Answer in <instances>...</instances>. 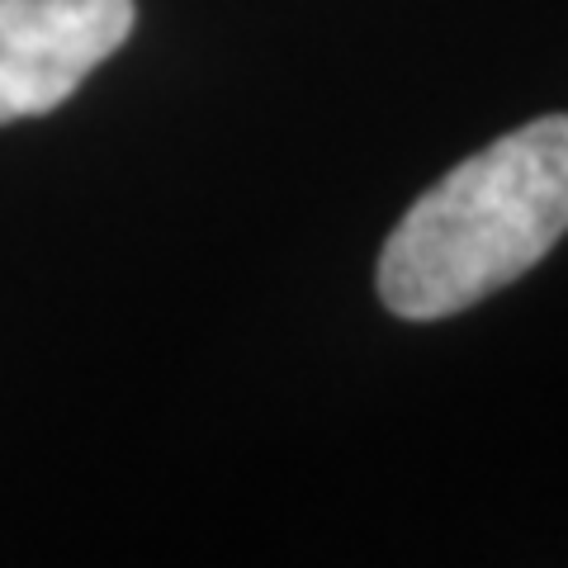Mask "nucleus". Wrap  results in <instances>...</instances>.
Wrapping results in <instances>:
<instances>
[{"label":"nucleus","instance_id":"f257e3e1","mask_svg":"<svg viewBox=\"0 0 568 568\" xmlns=\"http://www.w3.org/2000/svg\"><path fill=\"white\" fill-rule=\"evenodd\" d=\"M568 233V114L536 119L459 162L403 213L379 256L384 308L450 317L526 275Z\"/></svg>","mask_w":568,"mask_h":568},{"label":"nucleus","instance_id":"f03ea898","mask_svg":"<svg viewBox=\"0 0 568 568\" xmlns=\"http://www.w3.org/2000/svg\"><path fill=\"white\" fill-rule=\"evenodd\" d=\"M133 33V0H0V123L58 110Z\"/></svg>","mask_w":568,"mask_h":568}]
</instances>
